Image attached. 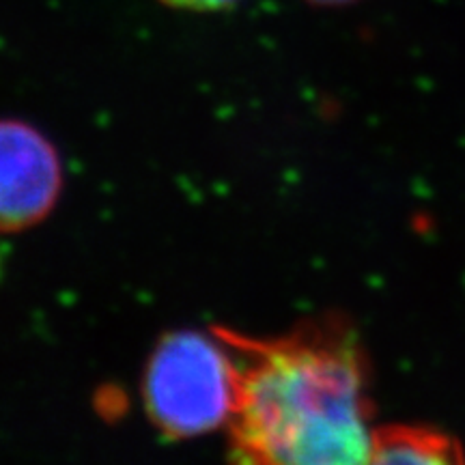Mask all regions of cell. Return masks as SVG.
<instances>
[{"label": "cell", "mask_w": 465, "mask_h": 465, "mask_svg": "<svg viewBox=\"0 0 465 465\" xmlns=\"http://www.w3.org/2000/svg\"><path fill=\"white\" fill-rule=\"evenodd\" d=\"M237 362L231 465H366L373 450L362 347L317 319L276 339L218 330Z\"/></svg>", "instance_id": "1"}, {"label": "cell", "mask_w": 465, "mask_h": 465, "mask_svg": "<svg viewBox=\"0 0 465 465\" xmlns=\"http://www.w3.org/2000/svg\"><path fill=\"white\" fill-rule=\"evenodd\" d=\"M237 362L229 342L182 330L168 334L151 356L143 399L155 427L168 438H196L229 424L237 401Z\"/></svg>", "instance_id": "2"}, {"label": "cell", "mask_w": 465, "mask_h": 465, "mask_svg": "<svg viewBox=\"0 0 465 465\" xmlns=\"http://www.w3.org/2000/svg\"><path fill=\"white\" fill-rule=\"evenodd\" d=\"M61 183V162L48 138L22 121H0V232L42 223Z\"/></svg>", "instance_id": "3"}, {"label": "cell", "mask_w": 465, "mask_h": 465, "mask_svg": "<svg viewBox=\"0 0 465 465\" xmlns=\"http://www.w3.org/2000/svg\"><path fill=\"white\" fill-rule=\"evenodd\" d=\"M366 465H465V459L450 435L422 427H388L375 431Z\"/></svg>", "instance_id": "4"}, {"label": "cell", "mask_w": 465, "mask_h": 465, "mask_svg": "<svg viewBox=\"0 0 465 465\" xmlns=\"http://www.w3.org/2000/svg\"><path fill=\"white\" fill-rule=\"evenodd\" d=\"M162 3L171 5L174 9H188V11H223L237 5L240 0H162Z\"/></svg>", "instance_id": "5"}, {"label": "cell", "mask_w": 465, "mask_h": 465, "mask_svg": "<svg viewBox=\"0 0 465 465\" xmlns=\"http://www.w3.org/2000/svg\"><path fill=\"white\" fill-rule=\"evenodd\" d=\"M308 3H315V5H347V3H353V0H308Z\"/></svg>", "instance_id": "6"}]
</instances>
